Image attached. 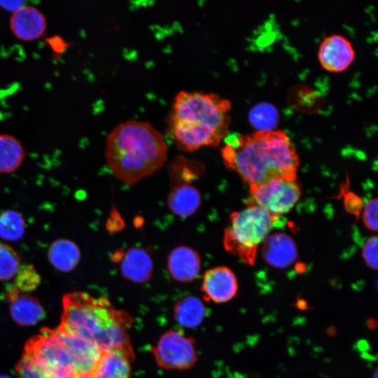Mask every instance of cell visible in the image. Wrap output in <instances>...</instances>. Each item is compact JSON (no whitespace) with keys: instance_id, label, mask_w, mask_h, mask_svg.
<instances>
[{"instance_id":"32","label":"cell","mask_w":378,"mask_h":378,"mask_svg":"<svg viewBox=\"0 0 378 378\" xmlns=\"http://www.w3.org/2000/svg\"><path fill=\"white\" fill-rule=\"evenodd\" d=\"M0 378H12V377H9L8 375L1 374V375H0Z\"/></svg>"},{"instance_id":"6","label":"cell","mask_w":378,"mask_h":378,"mask_svg":"<svg viewBox=\"0 0 378 378\" xmlns=\"http://www.w3.org/2000/svg\"><path fill=\"white\" fill-rule=\"evenodd\" d=\"M24 356L55 378H78L73 356L48 328L27 342Z\"/></svg>"},{"instance_id":"11","label":"cell","mask_w":378,"mask_h":378,"mask_svg":"<svg viewBox=\"0 0 378 378\" xmlns=\"http://www.w3.org/2000/svg\"><path fill=\"white\" fill-rule=\"evenodd\" d=\"M237 288V278L227 267L209 269L202 276L201 290L206 300L226 302L236 295Z\"/></svg>"},{"instance_id":"4","label":"cell","mask_w":378,"mask_h":378,"mask_svg":"<svg viewBox=\"0 0 378 378\" xmlns=\"http://www.w3.org/2000/svg\"><path fill=\"white\" fill-rule=\"evenodd\" d=\"M125 321L104 297L76 291L63 298L59 326L96 344L103 351L118 349L133 355Z\"/></svg>"},{"instance_id":"8","label":"cell","mask_w":378,"mask_h":378,"mask_svg":"<svg viewBox=\"0 0 378 378\" xmlns=\"http://www.w3.org/2000/svg\"><path fill=\"white\" fill-rule=\"evenodd\" d=\"M151 352L157 364L167 370L189 369L197 358L193 340L174 330L164 333Z\"/></svg>"},{"instance_id":"7","label":"cell","mask_w":378,"mask_h":378,"mask_svg":"<svg viewBox=\"0 0 378 378\" xmlns=\"http://www.w3.org/2000/svg\"><path fill=\"white\" fill-rule=\"evenodd\" d=\"M249 191L256 205L279 216L290 211L300 197L298 184L286 178H274L249 186Z\"/></svg>"},{"instance_id":"23","label":"cell","mask_w":378,"mask_h":378,"mask_svg":"<svg viewBox=\"0 0 378 378\" xmlns=\"http://www.w3.org/2000/svg\"><path fill=\"white\" fill-rule=\"evenodd\" d=\"M21 265L18 251L8 244L0 242V281L15 277Z\"/></svg>"},{"instance_id":"31","label":"cell","mask_w":378,"mask_h":378,"mask_svg":"<svg viewBox=\"0 0 378 378\" xmlns=\"http://www.w3.org/2000/svg\"><path fill=\"white\" fill-rule=\"evenodd\" d=\"M368 326L370 329H374L377 327V322L375 320H369L368 322Z\"/></svg>"},{"instance_id":"17","label":"cell","mask_w":378,"mask_h":378,"mask_svg":"<svg viewBox=\"0 0 378 378\" xmlns=\"http://www.w3.org/2000/svg\"><path fill=\"white\" fill-rule=\"evenodd\" d=\"M169 209L181 217H188L197 211L202 202L200 191L189 183L174 186L167 195Z\"/></svg>"},{"instance_id":"22","label":"cell","mask_w":378,"mask_h":378,"mask_svg":"<svg viewBox=\"0 0 378 378\" xmlns=\"http://www.w3.org/2000/svg\"><path fill=\"white\" fill-rule=\"evenodd\" d=\"M26 221L18 211L8 209L0 214V238L16 241L22 239L26 230Z\"/></svg>"},{"instance_id":"33","label":"cell","mask_w":378,"mask_h":378,"mask_svg":"<svg viewBox=\"0 0 378 378\" xmlns=\"http://www.w3.org/2000/svg\"><path fill=\"white\" fill-rule=\"evenodd\" d=\"M372 378H377V370L374 372V377Z\"/></svg>"},{"instance_id":"29","label":"cell","mask_w":378,"mask_h":378,"mask_svg":"<svg viewBox=\"0 0 378 378\" xmlns=\"http://www.w3.org/2000/svg\"><path fill=\"white\" fill-rule=\"evenodd\" d=\"M345 206L349 212L358 216L362 208L361 200L354 194L349 193L346 196Z\"/></svg>"},{"instance_id":"12","label":"cell","mask_w":378,"mask_h":378,"mask_svg":"<svg viewBox=\"0 0 378 378\" xmlns=\"http://www.w3.org/2000/svg\"><path fill=\"white\" fill-rule=\"evenodd\" d=\"M9 27L16 38L31 42L40 38L45 34L47 20L38 8L26 4L11 14Z\"/></svg>"},{"instance_id":"16","label":"cell","mask_w":378,"mask_h":378,"mask_svg":"<svg viewBox=\"0 0 378 378\" xmlns=\"http://www.w3.org/2000/svg\"><path fill=\"white\" fill-rule=\"evenodd\" d=\"M120 262V272L127 280L144 283L148 281L153 274V262L148 252L138 247L129 248Z\"/></svg>"},{"instance_id":"5","label":"cell","mask_w":378,"mask_h":378,"mask_svg":"<svg viewBox=\"0 0 378 378\" xmlns=\"http://www.w3.org/2000/svg\"><path fill=\"white\" fill-rule=\"evenodd\" d=\"M279 218L251 200L245 209L230 215V225L224 232L225 248L244 263L253 265L258 247L279 223Z\"/></svg>"},{"instance_id":"28","label":"cell","mask_w":378,"mask_h":378,"mask_svg":"<svg viewBox=\"0 0 378 378\" xmlns=\"http://www.w3.org/2000/svg\"><path fill=\"white\" fill-rule=\"evenodd\" d=\"M377 198L370 199L363 211V220L368 230H377Z\"/></svg>"},{"instance_id":"19","label":"cell","mask_w":378,"mask_h":378,"mask_svg":"<svg viewBox=\"0 0 378 378\" xmlns=\"http://www.w3.org/2000/svg\"><path fill=\"white\" fill-rule=\"evenodd\" d=\"M132 356L122 350L104 351L91 378H130Z\"/></svg>"},{"instance_id":"26","label":"cell","mask_w":378,"mask_h":378,"mask_svg":"<svg viewBox=\"0 0 378 378\" xmlns=\"http://www.w3.org/2000/svg\"><path fill=\"white\" fill-rule=\"evenodd\" d=\"M20 378H55L37 368L27 358L23 356L17 365Z\"/></svg>"},{"instance_id":"27","label":"cell","mask_w":378,"mask_h":378,"mask_svg":"<svg viewBox=\"0 0 378 378\" xmlns=\"http://www.w3.org/2000/svg\"><path fill=\"white\" fill-rule=\"evenodd\" d=\"M377 237L368 238L362 248V256L366 264L372 269H377Z\"/></svg>"},{"instance_id":"14","label":"cell","mask_w":378,"mask_h":378,"mask_svg":"<svg viewBox=\"0 0 378 378\" xmlns=\"http://www.w3.org/2000/svg\"><path fill=\"white\" fill-rule=\"evenodd\" d=\"M200 267L199 254L188 246H178L174 248L168 256V270L171 276L178 281H192L199 274Z\"/></svg>"},{"instance_id":"15","label":"cell","mask_w":378,"mask_h":378,"mask_svg":"<svg viewBox=\"0 0 378 378\" xmlns=\"http://www.w3.org/2000/svg\"><path fill=\"white\" fill-rule=\"evenodd\" d=\"M8 297L10 315L17 323L32 326L43 318V309L36 298L20 292L15 286L8 292Z\"/></svg>"},{"instance_id":"2","label":"cell","mask_w":378,"mask_h":378,"mask_svg":"<svg viewBox=\"0 0 378 378\" xmlns=\"http://www.w3.org/2000/svg\"><path fill=\"white\" fill-rule=\"evenodd\" d=\"M231 102L215 93L178 92L169 116V131L176 145L186 151L217 146L230 124Z\"/></svg>"},{"instance_id":"24","label":"cell","mask_w":378,"mask_h":378,"mask_svg":"<svg viewBox=\"0 0 378 378\" xmlns=\"http://www.w3.org/2000/svg\"><path fill=\"white\" fill-rule=\"evenodd\" d=\"M277 111L267 103H260L250 111L251 123L257 130H274L277 123Z\"/></svg>"},{"instance_id":"10","label":"cell","mask_w":378,"mask_h":378,"mask_svg":"<svg viewBox=\"0 0 378 378\" xmlns=\"http://www.w3.org/2000/svg\"><path fill=\"white\" fill-rule=\"evenodd\" d=\"M355 57L351 43L340 34H332L324 38L318 50L321 66L331 73L345 71L353 63Z\"/></svg>"},{"instance_id":"20","label":"cell","mask_w":378,"mask_h":378,"mask_svg":"<svg viewBox=\"0 0 378 378\" xmlns=\"http://www.w3.org/2000/svg\"><path fill=\"white\" fill-rule=\"evenodd\" d=\"M26 158L23 144L16 136L0 133V174L17 171Z\"/></svg>"},{"instance_id":"21","label":"cell","mask_w":378,"mask_h":378,"mask_svg":"<svg viewBox=\"0 0 378 378\" xmlns=\"http://www.w3.org/2000/svg\"><path fill=\"white\" fill-rule=\"evenodd\" d=\"M174 314L176 321L181 326L195 328L204 320L205 309L197 298L187 296L176 303Z\"/></svg>"},{"instance_id":"9","label":"cell","mask_w":378,"mask_h":378,"mask_svg":"<svg viewBox=\"0 0 378 378\" xmlns=\"http://www.w3.org/2000/svg\"><path fill=\"white\" fill-rule=\"evenodd\" d=\"M49 331L73 356L78 378H91L104 351L96 344L67 332L60 326L49 329Z\"/></svg>"},{"instance_id":"1","label":"cell","mask_w":378,"mask_h":378,"mask_svg":"<svg viewBox=\"0 0 378 378\" xmlns=\"http://www.w3.org/2000/svg\"><path fill=\"white\" fill-rule=\"evenodd\" d=\"M221 155L228 168L249 186L274 178L296 180L299 158L282 130H256L225 138Z\"/></svg>"},{"instance_id":"25","label":"cell","mask_w":378,"mask_h":378,"mask_svg":"<svg viewBox=\"0 0 378 378\" xmlns=\"http://www.w3.org/2000/svg\"><path fill=\"white\" fill-rule=\"evenodd\" d=\"M15 278V287L21 293L34 290L41 282L39 274L31 264H22Z\"/></svg>"},{"instance_id":"13","label":"cell","mask_w":378,"mask_h":378,"mask_svg":"<svg viewBox=\"0 0 378 378\" xmlns=\"http://www.w3.org/2000/svg\"><path fill=\"white\" fill-rule=\"evenodd\" d=\"M261 255L265 261L278 269H285L294 263L298 257L293 239L285 233L269 234L262 244Z\"/></svg>"},{"instance_id":"18","label":"cell","mask_w":378,"mask_h":378,"mask_svg":"<svg viewBox=\"0 0 378 378\" xmlns=\"http://www.w3.org/2000/svg\"><path fill=\"white\" fill-rule=\"evenodd\" d=\"M48 259L57 270L69 272L79 263L80 250L74 241L67 239H59L50 245Z\"/></svg>"},{"instance_id":"30","label":"cell","mask_w":378,"mask_h":378,"mask_svg":"<svg viewBox=\"0 0 378 378\" xmlns=\"http://www.w3.org/2000/svg\"><path fill=\"white\" fill-rule=\"evenodd\" d=\"M25 5L26 2L24 1H0V7L6 11L11 12V13L17 11Z\"/></svg>"},{"instance_id":"3","label":"cell","mask_w":378,"mask_h":378,"mask_svg":"<svg viewBox=\"0 0 378 378\" xmlns=\"http://www.w3.org/2000/svg\"><path fill=\"white\" fill-rule=\"evenodd\" d=\"M167 155L164 136L146 121H123L106 137V162L115 176L128 186H133L159 170Z\"/></svg>"}]
</instances>
